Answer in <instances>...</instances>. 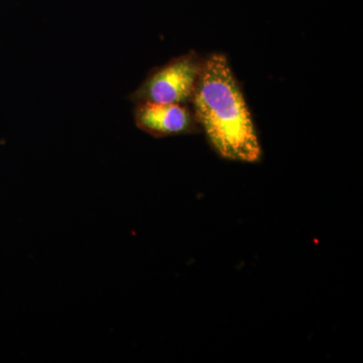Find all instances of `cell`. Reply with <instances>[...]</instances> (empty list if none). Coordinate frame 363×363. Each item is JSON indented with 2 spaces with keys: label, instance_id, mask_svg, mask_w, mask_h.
<instances>
[{
  "label": "cell",
  "instance_id": "cell-2",
  "mask_svg": "<svg viewBox=\"0 0 363 363\" xmlns=\"http://www.w3.org/2000/svg\"><path fill=\"white\" fill-rule=\"evenodd\" d=\"M204 58L191 51L150 71L130 99L138 102L191 104L204 65Z\"/></svg>",
  "mask_w": 363,
  "mask_h": 363
},
{
  "label": "cell",
  "instance_id": "cell-1",
  "mask_svg": "<svg viewBox=\"0 0 363 363\" xmlns=\"http://www.w3.org/2000/svg\"><path fill=\"white\" fill-rule=\"evenodd\" d=\"M191 104L200 130L219 156L236 162L259 161L262 147L252 114L224 55L212 54L204 60Z\"/></svg>",
  "mask_w": 363,
  "mask_h": 363
},
{
  "label": "cell",
  "instance_id": "cell-3",
  "mask_svg": "<svg viewBox=\"0 0 363 363\" xmlns=\"http://www.w3.org/2000/svg\"><path fill=\"white\" fill-rule=\"evenodd\" d=\"M133 118L135 125L155 138L192 135L199 133V124L192 107L186 104L138 102Z\"/></svg>",
  "mask_w": 363,
  "mask_h": 363
}]
</instances>
